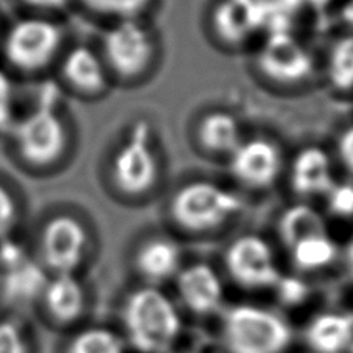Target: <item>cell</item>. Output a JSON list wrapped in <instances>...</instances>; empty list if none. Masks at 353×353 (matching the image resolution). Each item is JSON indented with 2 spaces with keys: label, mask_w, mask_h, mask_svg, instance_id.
I'll list each match as a JSON object with an SVG mask.
<instances>
[{
  "label": "cell",
  "mask_w": 353,
  "mask_h": 353,
  "mask_svg": "<svg viewBox=\"0 0 353 353\" xmlns=\"http://www.w3.org/2000/svg\"><path fill=\"white\" fill-rule=\"evenodd\" d=\"M328 212L333 216L352 220L353 218V185L352 184H334L327 194Z\"/></svg>",
  "instance_id": "cell-27"
},
{
  "label": "cell",
  "mask_w": 353,
  "mask_h": 353,
  "mask_svg": "<svg viewBox=\"0 0 353 353\" xmlns=\"http://www.w3.org/2000/svg\"><path fill=\"white\" fill-rule=\"evenodd\" d=\"M243 209L235 193L209 181H194L182 185L170 201V216L182 230L205 234L223 228Z\"/></svg>",
  "instance_id": "cell-3"
},
{
  "label": "cell",
  "mask_w": 353,
  "mask_h": 353,
  "mask_svg": "<svg viewBox=\"0 0 353 353\" xmlns=\"http://www.w3.org/2000/svg\"><path fill=\"white\" fill-rule=\"evenodd\" d=\"M301 2V5H303V7H312V8H314V10H322V8H325L328 3L332 2V0H299Z\"/></svg>",
  "instance_id": "cell-33"
},
{
  "label": "cell",
  "mask_w": 353,
  "mask_h": 353,
  "mask_svg": "<svg viewBox=\"0 0 353 353\" xmlns=\"http://www.w3.org/2000/svg\"><path fill=\"white\" fill-rule=\"evenodd\" d=\"M338 154L347 172L353 174V126L343 131L338 139Z\"/></svg>",
  "instance_id": "cell-31"
},
{
  "label": "cell",
  "mask_w": 353,
  "mask_h": 353,
  "mask_svg": "<svg viewBox=\"0 0 353 353\" xmlns=\"http://www.w3.org/2000/svg\"><path fill=\"white\" fill-rule=\"evenodd\" d=\"M65 353H123V343L108 328L92 327L75 334Z\"/></svg>",
  "instance_id": "cell-24"
},
{
  "label": "cell",
  "mask_w": 353,
  "mask_h": 353,
  "mask_svg": "<svg viewBox=\"0 0 353 353\" xmlns=\"http://www.w3.org/2000/svg\"><path fill=\"white\" fill-rule=\"evenodd\" d=\"M14 89L10 77L0 70V131H10L13 126Z\"/></svg>",
  "instance_id": "cell-30"
},
{
  "label": "cell",
  "mask_w": 353,
  "mask_h": 353,
  "mask_svg": "<svg viewBox=\"0 0 353 353\" xmlns=\"http://www.w3.org/2000/svg\"><path fill=\"white\" fill-rule=\"evenodd\" d=\"M95 13L115 17L117 21L137 19L148 8L151 0H81Z\"/></svg>",
  "instance_id": "cell-25"
},
{
  "label": "cell",
  "mask_w": 353,
  "mask_h": 353,
  "mask_svg": "<svg viewBox=\"0 0 353 353\" xmlns=\"http://www.w3.org/2000/svg\"><path fill=\"white\" fill-rule=\"evenodd\" d=\"M88 249V228L74 215H54L41 230L39 255L52 274H75L86 260Z\"/></svg>",
  "instance_id": "cell-8"
},
{
  "label": "cell",
  "mask_w": 353,
  "mask_h": 353,
  "mask_svg": "<svg viewBox=\"0 0 353 353\" xmlns=\"http://www.w3.org/2000/svg\"><path fill=\"white\" fill-rule=\"evenodd\" d=\"M328 80L339 92L353 90V34L334 42L327 65Z\"/></svg>",
  "instance_id": "cell-23"
},
{
  "label": "cell",
  "mask_w": 353,
  "mask_h": 353,
  "mask_svg": "<svg viewBox=\"0 0 353 353\" xmlns=\"http://www.w3.org/2000/svg\"><path fill=\"white\" fill-rule=\"evenodd\" d=\"M63 42V33L52 21L27 17L8 30L5 58L21 72H39L52 63Z\"/></svg>",
  "instance_id": "cell-7"
},
{
  "label": "cell",
  "mask_w": 353,
  "mask_h": 353,
  "mask_svg": "<svg viewBox=\"0 0 353 353\" xmlns=\"http://www.w3.org/2000/svg\"><path fill=\"white\" fill-rule=\"evenodd\" d=\"M290 185L297 196L327 194L334 185L330 157L319 147H307L296 154L291 165Z\"/></svg>",
  "instance_id": "cell-13"
},
{
  "label": "cell",
  "mask_w": 353,
  "mask_h": 353,
  "mask_svg": "<svg viewBox=\"0 0 353 353\" xmlns=\"http://www.w3.org/2000/svg\"><path fill=\"white\" fill-rule=\"evenodd\" d=\"M345 263H347V270H349L350 276L353 279V239L349 241V245L345 248Z\"/></svg>",
  "instance_id": "cell-34"
},
{
  "label": "cell",
  "mask_w": 353,
  "mask_h": 353,
  "mask_svg": "<svg viewBox=\"0 0 353 353\" xmlns=\"http://www.w3.org/2000/svg\"><path fill=\"white\" fill-rule=\"evenodd\" d=\"M212 27L223 44H245L266 27V0H221L212 14Z\"/></svg>",
  "instance_id": "cell-12"
},
{
  "label": "cell",
  "mask_w": 353,
  "mask_h": 353,
  "mask_svg": "<svg viewBox=\"0 0 353 353\" xmlns=\"http://www.w3.org/2000/svg\"><path fill=\"white\" fill-rule=\"evenodd\" d=\"M41 301L50 318L58 324H72L86 308V291L75 274H53L47 279Z\"/></svg>",
  "instance_id": "cell-14"
},
{
  "label": "cell",
  "mask_w": 353,
  "mask_h": 353,
  "mask_svg": "<svg viewBox=\"0 0 353 353\" xmlns=\"http://www.w3.org/2000/svg\"><path fill=\"white\" fill-rule=\"evenodd\" d=\"M352 339L353 314H321L307 328L308 344L318 353H341Z\"/></svg>",
  "instance_id": "cell-20"
},
{
  "label": "cell",
  "mask_w": 353,
  "mask_h": 353,
  "mask_svg": "<svg viewBox=\"0 0 353 353\" xmlns=\"http://www.w3.org/2000/svg\"><path fill=\"white\" fill-rule=\"evenodd\" d=\"M344 17L347 22H350L353 26V3L352 5H347V8L344 11Z\"/></svg>",
  "instance_id": "cell-35"
},
{
  "label": "cell",
  "mask_w": 353,
  "mask_h": 353,
  "mask_svg": "<svg viewBox=\"0 0 353 353\" xmlns=\"http://www.w3.org/2000/svg\"><path fill=\"white\" fill-rule=\"evenodd\" d=\"M198 142L207 153L232 156L241 145L239 121L226 111L205 114L198 125Z\"/></svg>",
  "instance_id": "cell-19"
},
{
  "label": "cell",
  "mask_w": 353,
  "mask_h": 353,
  "mask_svg": "<svg viewBox=\"0 0 353 353\" xmlns=\"http://www.w3.org/2000/svg\"><path fill=\"white\" fill-rule=\"evenodd\" d=\"M103 61L106 69L121 80H137L154 61L153 34L137 19L117 21L103 36Z\"/></svg>",
  "instance_id": "cell-6"
},
{
  "label": "cell",
  "mask_w": 353,
  "mask_h": 353,
  "mask_svg": "<svg viewBox=\"0 0 353 353\" xmlns=\"http://www.w3.org/2000/svg\"><path fill=\"white\" fill-rule=\"evenodd\" d=\"M228 272L243 288L257 290L276 287L280 272L272 248L257 235H241L224 254Z\"/></svg>",
  "instance_id": "cell-9"
},
{
  "label": "cell",
  "mask_w": 353,
  "mask_h": 353,
  "mask_svg": "<svg viewBox=\"0 0 353 353\" xmlns=\"http://www.w3.org/2000/svg\"><path fill=\"white\" fill-rule=\"evenodd\" d=\"M293 263L301 271H318L338 259V245L330 235H318L290 249Z\"/></svg>",
  "instance_id": "cell-22"
},
{
  "label": "cell",
  "mask_w": 353,
  "mask_h": 353,
  "mask_svg": "<svg viewBox=\"0 0 353 353\" xmlns=\"http://www.w3.org/2000/svg\"><path fill=\"white\" fill-rule=\"evenodd\" d=\"M257 65L270 81L293 86L312 77L314 59L293 34L276 32L268 34L261 46L257 54Z\"/></svg>",
  "instance_id": "cell-10"
},
{
  "label": "cell",
  "mask_w": 353,
  "mask_h": 353,
  "mask_svg": "<svg viewBox=\"0 0 353 353\" xmlns=\"http://www.w3.org/2000/svg\"><path fill=\"white\" fill-rule=\"evenodd\" d=\"M17 218H19V207L14 194L3 184H0V239H7L14 229Z\"/></svg>",
  "instance_id": "cell-29"
},
{
  "label": "cell",
  "mask_w": 353,
  "mask_h": 353,
  "mask_svg": "<svg viewBox=\"0 0 353 353\" xmlns=\"http://www.w3.org/2000/svg\"><path fill=\"white\" fill-rule=\"evenodd\" d=\"M111 176L117 190L128 196H143L157 184L159 162L147 121H137L115 151Z\"/></svg>",
  "instance_id": "cell-5"
},
{
  "label": "cell",
  "mask_w": 353,
  "mask_h": 353,
  "mask_svg": "<svg viewBox=\"0 0 353 353\" xmlns=\"http://www.w3.org/2000/svg\"><path fill=\"white\" fill-rule=\"evenodd\" d=\"M0 353H30L22 327L14 321H0Z\"/></svg>",
  "instance_id": "cell-26"
},
{
  "label": "cell",
  "mask_w": 353,
  "mask_h": 353,
  "mask_svg": "<svg viewBox=\"0 0 353 353\" xmlns=\"http://www.w3.org/2000/svg\"><path fill=\"white\" fill-rule=\"evenodd\" d=\"M277 296L282 303L288 307H296L307 299L310 294L308 285L297 277H280L276 285Z\"/></svg>",
  "instance_id": "cell-28"
},
{
  "label": "cell",
  "mask_w": 353,
  "mask_h": 353,
  "mask_svg": "<svg viewBox=\"0 0 353 353\" xmlns=\"http://www.w3.org/2000/svg\"><path fill=\"white\" fill-rule=\"evenodd\" d=\"M61 74L69 86L86 95H97L108 86L105 61L86 46H78L65 54Z\"/></svg>",
  "instance_id": "cell-16"
},
{
  "label": "cell",
  "mask_w": 353,
  "mask_h": 353,
  "mask_svg": "<svg viewBox=\"0 0 353 353\" xmlns=\"http://www.w3.org/2000/svg\"><path fill=\"white\" fill-rule=\"evenodd\" d=\"M14 147L28 165L44 168L57 163L69 145V131L58 112V90L46 84L32 111L11 126Z\"/></svg>",
  "instance_id": "cell-1"
},
{
  "label": "cell",
  "mask_w": 353,
  "mask_h": 353,
  "mask_svg": "<svg viewBox=\"0 0 353 353\" xmlns=\"http://www.w3.org/2000/svg\"><path fill=\"white\" fill-rule=\"evenodd\" d=\"M137 272L148 282H162L178 272L181 266V249L167 236H153L145 240L134 255Z\"/></svg>",
  "instance_id": "cell-18"
},
{
  "label": "cell",
  "mask_w": 353,
  "mask_h": 353,
  "mask_svg": "<svg viewBox=\"0 0 353 353\" xmlns=\"http://www.w3.org/2000/svg\"><path fill=\"white\" fill-rule=\"evenodd\" d=\"M282 151L268 139H251L241 142L230 156V173L252 190H263L277 181L282 172Z\"/></svg>",
  "instance_id": "cell-11"
},
{
  "label": "cell",
  "mask_w": 353,
  "mask_h": 353,
  "mask_svg": "<svg viewBox=\"0 0 353 353\" xmlns=\"http://www.w3.org/2000/svg\"><path fill=\"white\" fill-rule=\"evenodd\" d=\"M23 2L42 10H59L69 2V0H23Z\"/></svg>",
  "instance_id": "cell-32"
},
{
  "label": "cell",
  "mask_w": 353,
  "mask_h": 353,
  "mask_svg": "<svg viewBox=\"0 0 353 353\" xmlns=\"http://www.w3.org/2000/svg\"><path fill=\"white\" fill-rule=\"evenodd\" d=\"M277 232L283 246L291 249L301 241L328 234V228L324 216L312 205L296 204L280 215Z\"/></svg>",
  "instance_id": "cell-21"
},
{
  "label": "cell",
  "mask_w": 353,
  "mask_h": 353,
  "mask_svg": "<svg viewBox=\"0 0 353 353\" xmlns=\"http://www.w3.org/2000/svg\"><path fill=\"white\" fill-rule=\"evenodd\" d=\"M2 255L5 257H0V263L7 270L5 293L16 301H30L41 297L47 283V277L41 266L30 263L26 257H22L19 249L13 246H5Z\"/></svg>",
  "instance_id": "cell-17"
},
{
  "label": "cell",
  "mask_w": 353,
  "mask_h": 353,
  "mask_svg": "<svg viewBox=\"0 0 353 353\" xmlns=\"http://www.w3.org/2000/svg\"><path fill=\"white\" fill-rule=\"evenodd\" d=\"M123 322L131 345L142 353H163L181 330L172 301L154 287L137 288L128 296Z\"/></svg>",
  "instance_id": "cell-2"
},
{
  "label": "cell",
  "mask_w": 353,
  "mask_h": 353,
  "mask_svg": "<svg viewBox=\"0 0 353 353\" xmlns=\"http://www.w3.org/2000/svg\"><path fill=\"white\" fill-rule=\"evenodd\" d=\"M178 290L182 302L196 314L215 312L223 299L221 280L207 263H194L181 271Z\"/></svg>",
  "instance_id": "cell-15"
},
{
  "label": "cell",
  "mask_w": 353,
  "mask_h": 353,
  "mask_svg": "<svg viewBox=\"0 0 353 353\" xmlns=\"http://www.w3.org/2000/svg\"><path fill=\"white\" fill-rule=\"evenodd\" d=\"M224 339L230 353H282L290 344L291 330L277 314L240 305L226 314Z\"/></svg>",
  "instance_id": "cell-4"
}]
</instances>
